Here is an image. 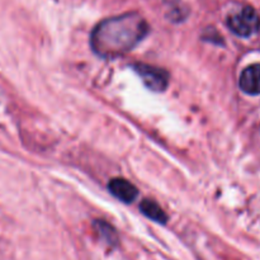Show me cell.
Returning a JSON list of instances; mask_svg holds the SVG:
<instances>
[{
	"label": "cell",
	"instance_id": "cell-1",
	"mask_svg": "<svg viewBox=\"0 0 260 260\" xmlns=\"http://www.w3.org/2000/svg\"><path fill=\"white\" fill-rule=\"evenodd\" d=\"M147 32L146 20L136 13L108 18L94 28L91 47L102 57L113 58L131 51Z\"/></svg>",
	"mask_w": 260,
	"mask_h": 260
},
{
	"label": "cell",
	"instance_id": "cell-2",
	"mask_svg": "<svg viewBox=\"0 0 260 260\" xmlns=\"http://www.w3.org/2000/svg\"><path fill=\"white\" fill-rule=\"evenodd\" d=\"M228 25L236 36L250 37L259 30L260 17L254 8L244 7L240 12L229 17Z\"/></svg>",
	"mask_w": 260,
	"mask_h": 260
},
{
	"label": "cell",
	"instance_id": "cell-3",
	"mask_svg": "<svg viewBox=\"0 0 260 260\" xmlns=\"http://www.w3.org/2000/svg\"><path fill=\"white\" fill-rule=\"evenodd\" d=\"M134 69L150 90L164 91L168 88L169 74L164 69L155 68V66L146 65V63H136L134 65Z\"/></svg>",
	"mask_w": 260,
	"mask_h": 260
},
{
	"label": "cell",
	"instance_id": "cell-4",
	"mask_svg": "<svg viewBox=\"0 0 260 260\" xmlns=\"http://www.w3.org/2000/svg\"><path fill=\"white\" fill-rule=\"evenodd\" d=\"M108 190L112 196L118 198L123 203H132L139 196L137 188L123 178H114L108 183Z\"/></svg>",
	"mask_w": 260,
	"mask_h": 260
},
{
	"label": "cell",
	"instance_id": "cell-5",
	"mask_svg": "<svg viewBox=\"0 0 260 260\" xmlns=\"http://www.w3.org/2000/svg\"><path fill=\"white\" fill-rule=\"evenodd\" d=\"M240 89L249 95H258L260 94V65H250L241 73Z\"/></svg>",
	"mask_w": 260,
	"mask_h": 260
},
{
	"label": "cell",
	"instance_id": "cell-6",
	"mask_svg": "<svg viewBox=\"0 0 260 260\" xmlns=\"http://www.w3.org/2000/svg\"><path fill=\"white\" fill-rule=\"evenodd\" d=\"M140 210L146 217L151 218L152 221L159 223H165L168 221L167 213L161 207L152 200H144L140 205Z\"/></svg>",
	"mask_w": 260,
	"mask_h": 260
},
{
	"label": "cell",
	"instance_id": "cell-7",
	"mask_svg": "<svg viewBox=\"0 0 260 260\" xmlns=\"http://www.w3.org/2000/svg\"><path fill=\"white\" fill-rule=\"evenodd\" d=\"M94 228H95L96 233L101 235V238H103L107 243L111 244V245L117 244V241H118V236H117L116 230H114L109 223H107L106 221H102V220L95 221Z\"/></svg>",
	"mask_w": 260,
	"mask_h": 260
}]
</instances>
